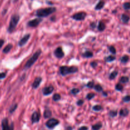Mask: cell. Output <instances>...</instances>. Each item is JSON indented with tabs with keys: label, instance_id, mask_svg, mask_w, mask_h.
Returning <instances> with one entry per match:
<instances>
[{
	"label": "cell",
	"instance_id": "cell-5",
	"mask_svg": "<svg viewBox=\"0 0 130 130\" xmlns=\"http://www.w3.org/2000/svg\"><path fill=\"white\" fill-rule=\"evenodd\" d=\"M60 123L59 121L57 119H55V118H52V119H50L46 123V126L47 128H48L49 129H53V128L56 126L58 125Z\"/></svg>",
	"mask_w": 130,
	"mask_h": 130
},
{
	"label": "cell",
	"instance_id": "cell-27",
	"mask_svg": "<svg viewBox=\"0 0 130 130\" xmlns=\"http://www.w3.org/2000/svg\"><path fill=\"white\" fill-rule=\"evenodd\" d=\"M115 88L117 91H122L123 90V89H124V87H123V85H121V83H118L116 85Z\"/></svg>",
	"mask_w": 130,
	"mask_h": 130
},
{
	"label": "cell",
	"instance_id": "cell-3",
	"mask_svg": "<svg viewBox=\"0 0 130 130\" xmlns=\"http://www.w3.org/2000/svg\"><path fill=\"white\" fill-rule=\"evenodd\" d=\"M60 73L62 76H67V74H74L76 73L78 71V68L76 66H62L60 67Z\"/></svg>",
	"mask_w": 130,
	"mask_h": 130
},
{
	"label": "cell",
	"instance_id": "cell-1",
	"mask_svg": "<svg viewBox=\"0 0 130 130\" xmlns=\"http://www.w3.org/2000/svg\"><path fill=\"white\" fill-rule=\"evenodd\" d=\"M56 11L55 8L53 7H48L45 8H41L39 9L36 12V15L39 18L46 17L49 16L50 15L52 14Z\"/></svg>",
	"mask_w": 130,
	"mask_h": 130
},
{
	"label": "cell",
	"instance_id": "cell-2",
	"mask_svg": "<svg viewBox=\"0 0 130 130\" xmlns=\"http://www.w3.org/2000/svg\"><path fill=\"white\" fill-rule=\"evenodd\" d=\"M41 53V50L40 49L38 50L37 52H36L35 53L33 54V55L27 61V62L25 63V66H24V69L27 70L28 69H29L30 67H31L32 66L34 65V63L38 60V58L40 56Z\"/></svg>",
	"mask_w": 130,
	"mask_h": 130
},
{
	"label": "cell",
	"instance_id": "cell-30",
	"mask_svg": "<svg viewBox=\"0 0 130 130\" xmlns=\"http://www.w3.org/2000/svg\"><path fill=\"white\" fill-rule=\"evenodd\" d=\"M52 99H53V101L57 102V101H58L59 100H60L61 96H60V94L55 93V94H54V95H53V98H52Z\"/></svg>",
	"mask_w": 130,
	"mask_h": 130
},
{
	"label": "cell",
	"instance_id": "cell-15",
	"mask_svg": "<svg viewBox=\"0 0 130 130\" xmlns=\"http://www.w3.org/2000/svg\"><path fill=\"white\" fill-rule=\"evenodd\" d=\"M130 17L128 15L125 13L122 14L121 15V20L124 24H128L129 21Z\"/></svg>",
	"mask_w": 130,
	"mask_h": 130
},
{
	"label": "cell",
	"instance_id": "cell-41",
	"mask_svg": "<svg viewBox=\"0 0 130 130\" xmlns=\"http://www.w3.org/2000/svg\"><path fill=\"white\" fill-rule=\"evenodd\" d=\"M79 130H88V127L85 126H81L79 128Z\"/></svg>",
	"mask_w": 130,
	"mask_h": 130
},
{
	"label": "cell",
	"instance_id": "cell-21",
	"mask_svg": "<svg viewBox=\"0 0 130 130\" xmlns=\"http://www.w3.org/2000/svg\"><path fill=\"white\" fill-rule=\"evenodd\" d=\"M116 59V57L114 55H109L108 57H105V61L106 62H112Z\"/></svg>",
	"mask_w": 130,
	"mask_h": 130
},
{
	"label": "cell",
	"instance_id": "cell-8",
	"mask_svg": "<svg viewBox=\"0 0 130 130\" xmlns=\"http://www.w3.org/2000/svg\"><path fill=\"white\" fill-rule=\"evenodd\" d=\"M41 22L42 19L41 18H37V19H34L28 22L27 25L30 27H36L38 26Z\"/></svg>",
	"mask_w": 130,
	"mask_h": 130
},
{
	"label": "cell",
	"instance_id": "cell-6",
	"mask_svg": "<svg viewBox=\"0 0 130 130\" xmlns=\"http://www.w3.org/2000/svg\"><path fill=\"white\" fill-rule=\"evenodd\" d=\"M1 126H2V130H13V124L11 123V125H9L8 120L7 118L3 119Z\"/></svg>",
	"mask_w": 130,
	"mask_h": 130
},
{
	"label": "cell",
	"instance_id": "cell-25",
	"mask_svg": "<svg viewBox=\"0 0 130 130\" xmlns=\"http://www.w3.org/2000/svg\"><path fill=\"white\" fill-rule=\"evenodd\" d=\"M102 127V124L101 123H99L97 124H95L92 126V129L93 130H100Z\"/></svg>",
	"mask_w": 130,
	"mask_h": 130
},
{
	"label": "cell",
	"instance_id": "cell-44",
	"mask_svg": "<svg viewBox=\"0 0 130 130\" xmlns=\"http://www.w3.org/2000/svg\"><path fill=\"white\" fill-rule=\"evenodd\" d=\"M103 95H104V96H107V93L106 92H103Z\"/></svg>",
	"mask_w": 130,
	"mask_h": 130
},
{
	"label": "cell",
	"instance_id": "cell-13",
	"mask_svg": "<svg viewBox=\"0 0 130 130\" xmlns=\"http://www.w3.org/2000/svg\"><path fill=\"white\" fill-rule=\"evenodd\" d=\"M42 81V78L41 77H38L34 79V82L32 84V87L34 89H37L40 85Z\"/></svg>",
	"mask_w": 130,
	"mask_h": 130
},
{
	"label": "cell",
	"instance_id": "cell-23",
	"mask_svg": "<svg viewBox=\"0 0 130 130\" xmlns=\"http://www.w3.org/2000/svg\"><path fill=\"white\" fill-rule=\"evenodd\" d=\"M118 75V71H114L113 72H112L109 75V79L110 80H113L117 77V76Z\"/></svg>",
	"mask_w": 130,
	"mask_h": 130
},
{
	"label": "cell",
	"instance_id": "cell-26",
	"mask_svg": "<svg viewBox=\"0 0 130 130\" xmlns=\"http://www.w3.org/2000/svg\"><path fill=\"white\" fill-rule=\"evenodd\" d=\"M109 115L110 118H115V117L117 116V115H118V111L114 110H110L109 113Z\"/></svg>",
	"mask_w": 130,
	"mask_h": 130
},
{
	"label": "cell",
	"instance_id": "cell-47",
	"mask_svg": "<svg viewBox=\"0 0 130 130\" xmlns=\"http://www.w3.org/2000/svg\"><path fill=\"white\" fill-rule=\"evenodd\" d=\"M128 52H129V53H130V48H129V49H128Z\"/></svg>",
	"mask_w": 130,
	"mask_h": 130
},
{
	"label": "cell",
	"instance_id": "cell-22",
	"mask_svg": "<svg viewBox=\"0 0 130 130\" xmlns=\"http://www.w3.org/2000/svg\"><path fill=\"white\" fill-rule=\"evenodd\" d=\"M105 24H104L103 22L100 21V22H99V25H98V30H99V31H104V30H105Z\"/></svg>",
	"mask_w": 130,
	"mask_h": 130
},
{
	"label": "cell",
	"instance_id": "cell-18",
	"mask_svg": "<svg viewBox=\"0 0 130 130\" xmlns=\"http://www.w3.org/2000/svg\"><path fill=\"white\" fill-rule=\"evenodd\" d=\"M83 57H85V58H91L93 57V53L91 51H86L85 53H83Z\"/></svg>",
	"mask_w": 130,
	"mask_h": 130
},
{
	"label": "cell",
	"instance_id": "cell-16",
	"mask_svg": "<svg viewBox=\"0 0 130 130\" xmlns=\"http://www.w3.org/2000/svg\"><path fill=\"white\" fill-rule=\"evenodd\" d=\"M104 5H105V2L104 1H100L99 3H98L97 5L95 6V9L96 10H100L101 9H102L104 8Z\"/></svg>",
	"mask_w": 130,
	"mask_h": 130
},
{
	"label": "cell",
	"instance_id": "cell-31",
	"mask_svg": "<svg viewBox=\"0 0 130 130\" xmlns=\"http://www.w3.org/2000/svg\"><path fill=\"white\" fill-rule=\"evenodd\" d=\"M94 88L98 92H101V91H103V88L101 85H96L95 86H94Z\"/></svg>",
	"mask_w": 130,
	"mask_h": 130
},
{
	"label": "cell",
	"instance_id": "cell-33",
	"mask_svg": "<svg viewBox=\"0 0 130 130\" xmlns=\"http://www.w3.org/2000/svg\"><path fill=\"white\" fill-rule=\"evenodd\" d=\"M80 90L78 88H73L71 90V93L74 95H76L79 93Z\"/></svg>",
	"mask_w": 130,
	"mask_h": 130
},
{
	"label": "cell",
	"instance_id": "cell-35",
	"mask_svg": "<svg viewBox=\"0 0 130 130\" xmlns=\"http://www.w3.org/2000/svg\"><path fill=\"white\" fill-rule=\"evenodd\" d=\"M123 8L126 10H128L130 9V2H126L123 4Z\"/></svg>",
	"mask_w": 130,
	"mask_h": 130
},
{
	"label": "cell",
	"instance_id": "cell-20",
	"mask_svg": "<svg viewBox=\"0 0 130 130\" xmlns=\"http://www.w3.org/2000/svg\"><path fill=\"white\" fill-rule=\"evenodd\" d=\"M129 81V79L128 76H123L119 79V82L122 84H126Z\"/></svg>",
	"mask_w": 130,
	"mask_h": 130
},
{
	"label": "cell",
	"instance_id": "cell-46",
	"mask_svg": "<svg viewBox=\"0 0 130 130\" xmlns=\"http://www.w3.org/2000/svg\"><path fill=\"white\" fill-rule=\"evenodd\" d=\"M11 1H13V3H16L18 0H11Z\"/></svg>",
	"mask_w": 130,
	"mask_h": 130
},
{
	"label": "cell",
	"instance_id": "cell-34",
	"mask_svg": "<svg viewBox=\"0 0 130 130\" xmlns=\"http://www.w3.org/2000/svg\"><path fill=\"white\" fill-rule=\"evenodd\" d=\"M95 96V94L93 93H88L87 95H86V99L90 100L91 99H93Z\"/></svg>",
	"mask_w": 130,
	"mask_h": 130
},
{
	"label": "cell",
	"instance_id": "cell-29",
	"mask_svg": "<svg viewBox=\"0 0 130 130\" xmlns=\"http://www.w3.org/2000/svg\"><path fill=\"white\" fill-rule=\"evenodd\" d=\"M103 109V107L100 105H96L93 107V110L94 111H100Z\"/></svg>",
	"mask_w": 130,
	"mask_h": 130
},
{
	"label": "cell",
	"instance_id": "cell-4",
	"mask_svg": "<svg viewBox=\"0 0 130 130\" xmlns=\"http://www.w3.org/2000/svg\"><path fill=\"white\" fill-rule=\"evenodd\" d=\"M19 20H20V16L19 15H13L11 17V19H10V24H9L8 29V31L10 33H11L12 32L14 31L16 27L17 26V24L19 23Z\"/></svg>",
	"mask_w": 130,
	"mask_h": 130
},
{
	"label": "cell",
	"instance_id": "cell-36",
	"mask_svg": "<svg viewBox=\"0 0 130 130\" xmlns=\"http://www.w3.org/2000/svg\"><path fill=\"white\" fill-rule=\"evenodd\" d=\"M123 101L124 102L126 103H128L129 102H130V95H126L123 98Z\"/></svg>",
	"mask_w": 130,
	"mask_h": 130
},
{
	"label": "cell",
	"instance_id": "cell-45",
	"mask_svg": "<svg viewBox=\"0 0 130 130\" xmlns=\"http://www.w3.org/2000/svg\"><path fill=\"white\" fill-rule=\"evenodd\" d=\"M67 130H72V127L69 126V127H68V128H67Z\"/></svg>",
	"mask_w": 130,
	"mask_h": 130
},
{
	"label": "cell",
	"instance_id": "cell-28",
	"mask_svg": "<svg viewBox=\"0 0 130 130\" xmlns=\"http://www.w3.org/2000/svg\"><path fill=\"white\" fill-rule=\"evenodd\" d=\"M17 107H18V105L17 104L11 105V106L10 107V109H9V112H10V114H12L13 112H15V110L17 109Z\"/></svg>",
	"mask_w": 130,
	"mask_h": 130
},
{
	"label": "cell",
	"instance_id": "cell-9",
	"mask_svg": "<svg viewBox=\"0 0 130 130\" xmlns=\"http://www.w3.org/2000/svg\"><path fill=\"white\" fill-rule=\"evenodd\" d=\"M54 55L57 58H60V59L63 58L64 57L65 54L63 53L62 47H58L57 48H56V50L54 52Z\"/></svg>",
	"mask_w": 130,
	"mask_h": 130
},
{
	"label": "cell",
	"instance_id": "cell-19",
	"mask_svg": "<svg viewBox=\"0 0 130 130\" xmlns=\"http://www.w3.org/2000/svg\"><path fill=\"white\" fill-rule=\"evenodd\" d=\"M52 115V112L50 110H48V109H46L44 111V113H43V116H44V118L46 119H48V118H50Z\"/></svg>",
	"mask_w": 130,
	"mask_h": 130
},
{
	"label": "cell",
	"instance_id": "cell-37",
	"mask_svg": "<svg viewBox=\"0 0 130 130\" xmlns=\"http://www.w3.org/2000/svg\"><path fill=\"white\" fill-rule=\"evenodd\" d=\"M94 86H95V85H94L93 81H90V82L88 83V84L86 85V87L89 88H93Z\"/></svg>",
	"mask_w": 130,
	"mask_h": 130
},
{
	"label": "cell",
	"instance_id": "cell-24",
	"mask_svg": "<svg viewBox=\"0 0 130 130\" xmlns=\"http://www.w3.org/2000/svg\"><path fill=\"white\" fill-rule=\"evenodd\" d=\"M129 57L128 55H124L121 58L120 61L122 63H126L129 61Z\"/></svg>",
	"mask_w": 130,
	"mask_h": 130
},
{
	"label": "cell",
	"instance_id": "cell-12",
	"mask_svg": "<svg viewBox=\"0 0 130 130\" xmlns=\"http://www.w3.org/2000/svg\"><path fill=\"white\" fill-rule=\"evenodd\" d=\"M53 90H54V88H53V86H47V87H45L43 90V95H44V96H48V95L52 93Z\"/></svg>",
	"mask_w": 130,
	"mask_h": 130
},
{
	"label": "cell",
	"instance_id": "cell-40",
	"mask_svg": "<svg viewBox=\"0 0 130 130\" xmlns=\"http://www.w3.org/2000/svg\"><path fill=\"white\" fill-rule=\"evenodd\" d=\"M84 104V100H79L77 102V105L78 106H81L83 104Z\"/></svg>",
	"mask_w": 130,
	"mask_h": 130
},
{
	"label": "cell",
	"instance_id": "cell-14",
	"mask_svg": "<svg viewBox=\"0 0 130 130\" xmlns=\"http://www.w3.org/2000/svg\"><path fill=\"white\" fill-rule=\"evenodd\" d=\"M129 109H126V108H124V109H121V110L119 111V115L121 117H126L129 114Z\"/></svg>",
	"mask_w": 130,
	"mask_h": 130
},
{
	"label": "cell",
	"instance_id": "cell-32",
	"mask_svg": "<svg viewBox=\"0 0 130 130\" xmlns=\"http://www.w3.org/2000/svg\"><path fill=\"white\" fill-rule=\"evenodd\" d=\"M109 52L113 55H115L116 53V50L115 47L114 46H109Z\"/></svg>",
	"mask_w": 130,
	"mask_h": 130
},
{
	"label": "cell",
	"instance_id": "cell-42",
	"mask_svg": "<svg viewBox=\"0 0 130 130\" xmlns=\"http://www.w3.org/2000/svg\"><path fill=\"white\" fill-rule=\"evenodd\" d=\"M90 27H91L92 29H95L96 27V23L92 22L91 24H90Z\"/></svg>",
	"mask_w": 130,
	"mask_h": 130
},
{
	"label": "cell",
	"instance_id": "cell-39",
	"mask_svg": "<svg viewBox=\"0 0 130 130\" xmlns=\"http://www.w3.org/2000/svg\"><path fill=\"white\" fill-rule=\"evenodd\" d=\"M90 66L93 67V68H95L97 66V63L96 62H91L90 63Z\"/></svg>",
	"mask_w": 130,
	"mask_h": 130
},
{
	"label": "cell",
	"instance_id": "cell-38",
	"mask_svg": "<svg viewBox=\"0 0 130 130\" xmlns=\"http://www.w3.org/2000/svg\"><path fill=\"white\" fill-rule=\"evenodd\" d=\"M6 76V74L5 72H1L0 73V79H3L5 78Z\"/></svg>",
	"mask_w": 130,
	"mask_h": 130
},
{
	"label": "cell",
	"instance_id": "cell-11",
	"mask_svg": "<svg viewBox=\"0 0 130 130\" xmlns=\"http://www.w3.org/2000/svg\"><path fill=\"white\" fill-rule=\"evenodd\" d=\"M40 118H41L40 113H39L37 111L34 112L32 114V117H31L32 123H38V122L39 121V120H40Z\"/></svg>",
	"mask_w": 130,
	"mask_h": 130
},
{
	"label": "cell",
	"instance_id": "cell-10",
	"mask_svg": "<svg viewBox=\"0 0 130 130\" xmlns=\"http://www.w3.org/2000/svg\"><path fill=\"white\" fill-rule=\"evenodd\" d=\"M30 34H25V35L21 39H20V41L19 42V46L22 47L23 46L25 45V44L27 43V41H29V39H30Z\"/></svg>",
	"mask_w": 130,
	"mask_h": 130
},
{
	"label": "cell",
	"instance_id": "cell-43",
	"mask_svg": "<svg viewBox=\"0 0 130 130\" xmlns=\"http://www.w3.org/2000/svg\"><path fill=\"white\" fill-rule=\"evenodd\" d=\"M4 43H5V41L3 40V39H0V49L2 48L3 45L4 44Z\"/></svg>",
	"mask_w": 130,
	"mask_h": 130
},
{
	"label": "cell",
	"instance_id": "cell-17",
	"mask_svg": "<svg viewBox=\"0 0 130 130\" xmlns=\"http://www.w3.org/2000/svg\"><path fill=\"white\" fill-rule=\"evenodd\" d=\"M13 48V45L11 44H8L4 48L3 50V52L4 53H5V54H6V53H9V52H10V50H11V48Z\"/></svg>",
	"mask_w": 130,
	"mask_h": 130
},
{
	"label": "cell",
	"instance_id": "cell-7",
	"mask_svg": "<svg viewBox=\"0 0 130 130\" xmlns=\"http://www.w3.org/2000/svg\"><path fill=\"white\" fill-rule=\"evenodd\" d=\"M86 17V13L83 11H81V12L76 13L72 15V18L75 20L77 21H81V20H85V17Z\"/></svg>",
	"mask_w": 130,
	"mask_h": 130
}]
</instances>
